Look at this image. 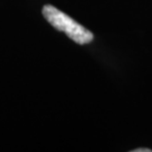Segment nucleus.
<instances>
[{
	"label": "nucleus",
	"instance_id": "nucleus-2",
	"mask_svg": "<svg viewBox=\"0 0 152 152\" xmlns=\"http://www.w3.org/2000/svg\"><path fill=\"white\" fill-rule=\"evenodd\" d=\"M152 150H150V149H135V150H133V152H151Z\"/></svg>",
	"mask_w": 152,
	"mask_h": 152
},
{
	"label": "nucleus",
	"instance_id": "nucleus-1",
	"mask_svg": "<svg viewBox=\"0 0 152 152\" xmlns=\"http://www.w3.org/2000/svg\"><path fill=\"white\" fill-rule=\"evenodd\" d=\"M44 18L58 31L65 33L69 37L78 44H88L94 39V34L87 28L69 17L66 14L56 9L51 5H46L42 9Z\"/></svg>",
	"mask_w": 152,
	"mask_h": 152
}]
</instances>
